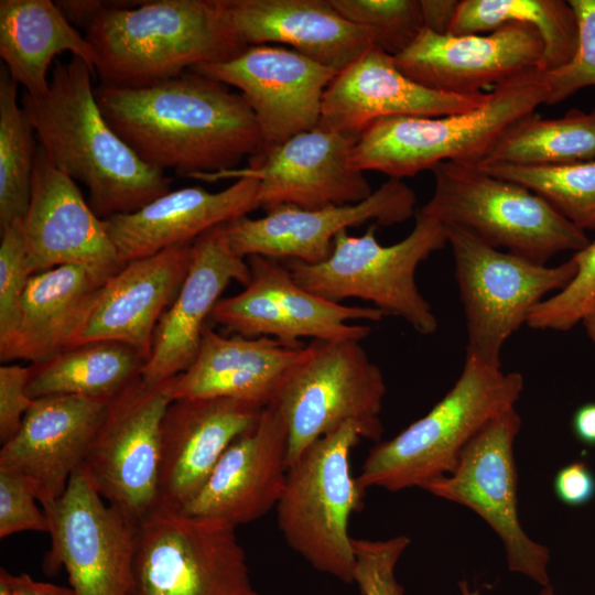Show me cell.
Segmentation results:
<instances>
[{
  "mask_svg": "<svg viewBox=\"0 0 595 595\" xmlns=\"http://www.w3.org/2000/svg\"><path fill=\"white\" fill-rule=\"evenodd\" d=\"M258 180L244 177L217 193L201 186L169 191L133 213L104 221L119 258L127 263L193 242L216 226L247 216L258 208Z\"/></svg>",
  "mask_w": 595,
  "mask_h": 595,
  "instance_id": "26",
  "label": "cell"
},
{
  "mask_svg": "<svg viewBox=\"0 0 595 595\" xmlns=\"http://www.w3.org/2000/svg\"><path fill=\"white\" fill-rule=\"evenodd\" d=\"M566 12L559 0H468L463 23L475 34H439L423 29L394 56L415 83L439 91L472 95L542 67L543 41L564 31Z\"/></svg>",
  "mask_w": 595,
  "mask_h": 595,
  "instance_id": "3",
  "label": "cell"
},
{
  "mask_svg": "<svg viewBox=\"0 0 595 595\" xmlns=\"http://www.w3.org/2000/svg\"><path fill=\"white\" fill-rule=\"evenodd\" d=\"M377 227L372 224L358 237L342 230L323 262L288 260L285 266L299 285L323 299L369 301L385 316L402 318L419 334L435 333L437 318L419 291L415 272L447 244L444 225L419 212L410 234L390 246L377 240Z\"/></svg>",
  "mask_w": 595,
  "mask_h": 595,
  "instance_id": "7",
  "label": "cell"
},
{
  "mask_svg": "<svg viewBox=\"0 0 595 595\" xmlns=\"http://www.w3.org/2000/svg\"><path fill=\"white\" fill-rule=\"evenodd\" d=\"M304 347H288L266 336L225 337L207 324L193 363L171 379L172 398H230L264 408Z\"/></svg>",
  "mask_w": 595,
  "mask_h": 595,
  "instance_id": "28",
  "label": "cell"
},
{
  "mask_svg": "<svg viewBox=\"0 0 595 595\" xmlns=\"http://www.w3.org/2000/svg\"><path fill=\"white\" fill-rule=\"evenodd\" d=\"M595 160V108L545 119L529 113L499 137L479 164L559 165ZM477 164V165H479Z\"/></svg>",
  "mask_w": 595,
  "mask_h": 595,
  "instance_id": "33",
  "label": "cell"
},
{
  "mask_svg": "<svg viewBox=\"0 0 595 595\" xmlns=\"http://www.w3.org/2000/svg\"><path fill=\"white\" fill-rule=\"evenodd\" d=\"M236 527L159 502L136 529L130 595H251Z\"/></svg>",
  "mask_w": 595,
  "mask_h": 595,
  "instance_id": "11",
  "label": "cell"
},
{
  "mask_svg": "<svg viewBox=\"0 0 595 595\" xmlns=\"http://www.w3.org/2000/svg\"><path fill=\"white\" fill-rule=\"evenodd\" d=\"M543 72L532 69L509 78L479 108L441 117H393L361 132L350 164L402 180L443 162L477 165L505 130L547 105Z\"/></svg>",
  "mask_w": 595,
  "mask_h": 595,
  "instance_id": "6",
  "label": "cell"
},
{
  "mask_svg": "<svg viewBox=\"0 0 595 595\" xmlns=\"http://www.w3.org/2000/svg\"><path fill=\"white\" fill-rule=\"evenodd\" d=\"M490 94L458 95L426 88L371 46L339 71L327 86L318 126L359 137L372 123L393 117H441L482 107Z\"/></svg>",
  "mask_w": 595,
  "mask_h": 595,
  "instance_id": "20",
  "label": "cell"
},
{
  "mask_svg": "<svg viewBox=\"0 0 595 595\" xmlns=\"http://www.w3.org/2000/svg\"><path fill=\"white\" fill-rule=\"evenodd\" d=\"M424 29L439 34H447L459 1L420 0Z\"/></svg>",
  "mask_w": 595,
  "mask_h": 595,
  "instance_id": "45",
  "label": "cell"
},
{
  "mask_svg": "<svg viewBox=\"0 0 595 595\" xmlns=\"http://www.w3.org/2000/svg\"><path fill=\"white\" fill-rule=\"evenodd\" d=\"M139 1H95V0H66L56 1L57 7L67 21L74 26H87L102 12L109 9L132 8Z\"/></svg>",
  "mask_w": 595,
  "mask_h": 595,
  "instance_id": "44",
  "label": "cell"
},
{
  "mask_svg": "<svg viewBox=\"0 0 595 595\" xmlns=\"http://www.w3.org/2000/svg\"><path fill=\"white\" fill-rule=\"evenodd\" d=\"M263 409L230 398L172 400L161 425L159 502L186 506L230 444L258 423Z\"/></svg>",
  "mask_w": 595,
  "mask_h": 595,
  "instance_id": "22",
  "label": "cell"
},
{
  "mask_svg": "<svg viewBox=\"0 0 595 595\" xmlns=\"http://www.w3.org/2000/svg\"><path fill=\"white\" fill-rule=\"evenodd\" d=\"M192 244L129 261L108 278L71 347L97 340L120 342L148 360L158 323L187 274Z\"/></svg>",
  "mask_w": 595,
  "mask_h": 595,
  "instance_id": "25",
  "label": "cell"
},
{
  "mask_svg": "<svg viewBox=\"0 0 595 595\" xmlns=\"http://www.w3.org/2000/svg\"><path fill=\"white\" fill-rule=\"evenodd\" d=\"M386 382L360 340L313 339L284 377L272 402L288 431V467L318 439L346 423L379 441Z\"/></svg>",
  "mask_w": 595,
  "mask_h": 595,
  "instance_id": "10",
  "label": "cell"
},
{
  "mask_svg": "<svg viewBox=\"0 0 595 595\" xmlns=\"http://www.w3.org/2000/svg\"><path fill=\"white\" fill-rule=\"evenodd\" d=\"M22 226L32 274L74 264L107 280L126 266L104 219L93 212L75 181L58 170L41 147Z\"/></svg>",
  "mask_w": 595,
  "mask_h": 595,
  "instance_id": "19",
  "label": "cell"
},
{
  "mask_svg": "<svg viewBox=\"0 0 595 595\" xmlns=\"http://www.w3.org/2000/svg\"><path fill=\"white\" fill-rule=\"evenodd\" d=\"M583 325L585 331L595 346V310L591 312L584 320Z\"/></svg>",
  "mask_w": 595,
  "mask_h": 595,
  "instance_id": "49",
  "label": "cell"
},
{
  "mask_svg": "<svg viewBox=\"0 0 595 595\" xmlns=\"http://www.w3.org/2000/svg\"><path fill=\"white\" fill-rule=\"evenodd\" d=\"M520 428L516 408L501 413L468 443L451 474L422 489L477 513L501 540L508 569L545 587L549 549L524 532L518 516L513 444Z\"/></svg>",
  "mask_w": 595,
  "mask_h": 595,
  "instance_id": "14",
  "label": "cell"
},
{
  "mask_svg": "<svg viewBox=\"0 0 595 595\" xmlns=\"http://www.w3.org/2000/svg\"><path fill=\"white\" fill-rule=\"evenodd\" d=\"M37 498L22 476L0 468V538L23 531L48 532L44 510L36 505Z\"/></svg>",
  "mask_w": 595,
  "mask_h": 595,
  "instance_id": "41",
  "label": "cell"
},
{
  "mask_svg": "<svg viewBox=\"0 0 595 595\" xmlns=\"http://www.w3.org/2000/svg\"><path fill=\"white\" fill-rule=\"evenodd\" d=\"M553 488L563 504L582 506L595 496V477L585 463L573 462L556 473Z\"/></svg>",
  "mask_w": 595,
  "mask_h": 595,
  "instance_id": "43",
  "label": "cell"
},
{
  "mask_svg": "<svg viewBox=\"0 0 595 595\" xmlns=\"http://www.w3.org/2000/svg\"><path fill=\"white\" fill-rule=\"evenodd\" d=\"M431 171L434 191L419 212L494 248L547 264L555 255L577 252L591 242L584 230L521 185L470 164L443 162Z\"/></svg>",
  "mask_w": 595,
  "mask_h": 595,
  "instance_id": "8",
  "label": "cell"
},
{
  "mask_svg": "<svg viewBox=\"0 0 595 595\" xmlns=\"http://www.w3.org/2000/svg\"><path fill=\"white\" fill-rule=\"evenodd\" d=\"M572 257L577 264L575 277L532 309L526 323L529 327L566 332L595 310V240Z\"/></svg>",
  "mask_w": 595,
  "mask_h": 595,
  "instance_id": "37",
  "label": "cell"
},
{
  "mask_svg": "<svg viewBox=\"0 0 595 595\" xmlns=\"http://www.w3.org/2000/svg\"><path fill=\"white\" fill-rule=\"evenodd\" d=\"M8 580L15 595H75L72 588L36 581L26 573L8 572Z\"/></svg>",
  "mask_w": 595,
  "mask_h": 595,
  "instance_id": "46",
  "label": "cell"
},
{
  "mask_svg": "<svg viewBox=\"0 0 595 595\" xmlns=\"http://www.w3.org/2000/svg\"><path fill=\"white\" fill-rule=\"evenodd\" d=\"M416 196L402 180L385 182L366 199L344 205L305 209L281 205L260 218L242 216L224 224L230 248L242 258L262 256L309 264L325 261L342 230L374 221L377 226L401 224L414 215Z\"/></svg>",
  "mask_w": 595,
  "mask_h": 595,
  "instance_id": "18",
  "label": "cell"
},
{
  "mask_svg": "<svg viewBox=\"0 0 595 595\" xmlns=\"http://www.w3.org/2000/svg\"><path fill=\"white\" fill-rule=\"evenodd\" d=\"M95 97L112 130L161 172L172 169L190 177L237 169L262 150L245 97L193 71L147 87L99 85Z\"/></svg>",
  "mask_w": 595,
  "mask_h": 595,
  "instance_id": "1",
  "label": "cell"
},
{
  "mask_svg": "<svg viewBox=\"0 0 595 595\" xmlns=\"http://www.w3.org/2000/svg\"><path fill=\"white\" fill-rule=\"evenodd\" d=\"M522 390L520 372L466 357L455 383L425 415L369 451L357 477L360 487L423 488L451 474L468 443L515 408Z\"/></svg>",
  "mask_w": 595,
  "mask_h": 595,
  "instance_id": "5",
  "label": "cell"
},
{
  "mask_svg": "<svg viewBox=\"0 0 595 595\" xmlns=\"http://www.w3.org/2000/svg\"><path fill=\"white\" fill-rule=\"evenodd\" d=\"M71 52L95 73L91 45L51 0L0 1V56L11 77L24 91H47L54 58Z\"/></svg>",
  "mask_w": 595,
  "mask_h": 595,
  "instance_id": "30",
  "label": "cell"
},
{
  "mask_svg": "<svg viewBox=\"0 0 595 595\" xmlns=\"http://www.w3.org/2000/svg\"><path fill=\"white\" fill-rule=\"evenodd\" d=\"M357 139L316 127L257 155L248 167L195 173L190 177L205 182L256 178L257 205L266 210L281 205L315 209L354 204L374 192L364 172L350 164Z\"/></svg>",
  "mask_w": 595,
  "mask_h": 595,
  "instance_id": "16",
  "label": "cell"
},
{
  "mask_svg": "<svg viewBox=\"0 0 595 595\" xmlns=\"http://www.w3.org/2000/svg\"><path fill=\"white\" fill-rule=\"evenodd\" d=\"M95 72L79 57L55 62L48 89L22 94L24 109L51 162L88 190L101 219L133 213L170 191L172 178L143 163L104 118Z\"/></svg>",
  "mask_w": 595,
  "mask_h": 595,
  "instance_id": "2",
  "label": "cell"
},
{
  "mask_svg": "<svg viewBox=\"0 0 595 595\" xmlns=\"http://www.w3.org/2000/svg\"><path fill=\"white\" fill-rule=\"evenodd\" d=\"M147 359L132 346L97 340L31 364L28 393L34 400L73 396L110 402L140 376Z\"/></svg>",
  "mask_w": 595,
  "mask_h": 595,
  "instance_id": "31",
  "label": "cell"
},
{
  "mask_svg": "<svg viewBox=\"0 0 595 595\" xmlns=\"http://www.w3.org/2000/svg\"><path fill=\"white\" fill-rule=\"evenodd\" d=\"M462 595H479V591L472 589L466 581L458 583ZM540 595H555L551 586L543 587Z\"/></svg>",
  "mask_w": 595,
  "mask_h": 595,
  "instance_id": "48",
  "label": "cell"
},
{
  "mask_svg": "<svg viewBox=\"0 0 595 595\" xmlns=\"http://www.w3.org/2000/svg\"><path fill=\"white\" fill-rule=\"evenodd\" d=\"M523 186L582 230H595V160L559 165H476Z\"/></svg>",
  "mask_w": 595,
  "mask_h": 595,
  "instance_id": "35",
  "label": "cell"
},
{
  "mask_svg": "<svg viewBox=\"0 0 595 595\" xmlns=\"http://www.w3.org/2000/svg\"><path fill=\"white\" fill-rule=\"evenodd\" d=\"M251 595H259L258 593L253 592Z\"/></svg>",
  "mask_w": 595,
  "mask_h": 595,
  "instance_id": "51",
  "label": "cell"
},
{
  "mask_svg": "<svg viewBox=\"0 0 595 595\" xmlns=\"http://www.w3.org/2000/svg\"><path fill=\"white\" fill-rule=\"evenodd\" d=\"M32 275L22 220H18L1 230L0 343L6 342L15 329L21 302Z\"/></svg>",
  "mask_w": 595,
  "mask_h": 595,
  "instance_id": "39",
  "label": "cell"
},
{
  "mask_svg": "<svg viewBox=\"0 0 595 595\" xmlns=\"http://www.w3.org/2000/svg\"><path fill=\"white\" fill-rule=\"evenodd\" d=\"M577 22V47L572 60L543 72L547 105L559 104L582 88L595 86V0H570Z\"/></svg>",
  "mask_w": 595,
  "mask_h": 595,
  "instance_id": "38",
  "label": "cell"
},
{
  "mask_svg": "<svg viewBox=\"0 0 595 595\" xmlns=\"http://www.w3.org/2000/svg\"><path fill=\"white\" fill-rule=\"evenodd\" d=\"M104 86L138 88L195 66L228 61L248 46L234 32L223 0L141 1L109 9L85 30Z\"/></svg>",
  "mask_w": 595,
  "mask_h": 595,
  "instance_id": "4",
  "label": "cell"
},
{
  "mask_svg": "<svg viewBox=\"0 0 595 595\" xmlns=\"http://www.w3.org/2000/svg\"><path fill=\"white\" fill-rule=\"evenodd\" d=\"M573 430L580 441L595 445V402L578 408L573 418Z\"/></svg>",
  "mask_w": 595,
  "mask_h": 595,
  "instance_id": "47",
  "label": "cell"
},
{
  "mask_svg": "<svg viewBox=\"0 0 595 595\" xmlns=\"http://www.w3.org/2000/svg\"><path fill=\"white\" fill-rule=\"evenodd\" d=\"M349 22L363 28L374 46L391 56L403 52L424 29L420 0H329Z\"/></svg>",
  "mask_w": 595,
  "mask_h": 595,
  "instance_id": "36",
  "label": "cell"
},
{
  "mask_svg": "<svg viewBox=\"0 0 595 595\" xmlns=\"http://www.w3.org/2000/svg\"><path fill=\"white\" fill-rule=\"evenodd\" d=\"M463 304L466 357L501 367L507 339L527 323L532 309L575 277L572 257L555 267L540 264L494 248L470 232L444 225Z\"/></svg>",
  "mask_w": 595,
  "mask_h": 595,
  "instance_id": "12",
  "label": "cell"
},
{
  "mask_svg": "<svg viewBox=\"0 0 595 595\" xmlns=\"http://www.w3.org/2000/svg\"><path fill=\"white\" fill-rule=\"evenodd\" d=\"M246 259L250 280L259 283L271 295L278 314L296 342L302 337L361 340L370 334L371 327L348 322H379L385 316L375 306H347L305 290L294 281L286 266L277 259L262 256Z\"/></svg>",
  "mask_w": 595,
  "mask_h": 595,
  "instance_id": "32",
  "label": "cell"
},
{
  "mask_svg": "<svg viewBox=\"0 0 595 595\" xmlns=\"http://www.w3.org/2000/svg\"><path fill=\"white\" fill-rule=\"evenodd\" d=\"M223 4L246 46L284 44L337 72L374 46L368 32L343 18L329 0H223Z\"/></svg>",
  "mask_w": 595,
  "mask_h": 595,
  "instance_id": "27",
  "label": "cell"
},
{
  "mask_svg": "<svg viewBox=\"0 0 595 595\" xmlns=\"http://www.w3.org/2000/svg\"><path fill=\"white\" fill-rule=\"evenodd\" d=\"M288 431L274 402L258 423L223 454L198 494L182 508L234 527L252 522L277 507L288 475Z\"/></svg>",
  "mask_w": 595,
  "mask_h": 595,
  "instance_id": "21",
  "label": "cell"
},
{
  "mask_svg": "<svg viewBox=\"0 0 595 595\" xmlns=\"http://www.w3.org/2000/svg\"><path fill=\"white\" fill-rule=\"evenodd\" d=\"M190 71L240 91L260 129L259 154L318 126L324 93L338 73L296 51L267 44Z\"/></svg>",
  "mask_w": 595,
  "mask_h": 595,
  "instance_id": "17",
  "label": "cell"
},
{
  "mask_svg": "<svg viewBox=\"0 0 595 595\" xmlns=\"http://www.w3.org/2000/svg\"><path fill=\"white\" fill-rule=\"evenodd\" d=\"M0 595H15L8 580V571L0 570Z\"/></svg>",
  "mask_w": 595,
  "mask_h": 595,
  "instance_id": "50",
  "label": "cell"
},
{
  "mask_svg": "<svg viewBox=\"0 0 595 595\" xmlns=\"http://www.w3.org/2000/svg\"><path fill=\"white\" fill-rule=\"evenodd\" d=\"M18 84L0 69V230L23 220L37 152L35 131L18 102Z\"/></svg>",
  "mask_w": 595,
  "mask_h": 595,
  "instance_id": "34",
  "label": "cell"
},
{
  "mask_svg": "<svg viewBox=\"0 0 595 595\" xmlns=\"http://www.w3.org/2000/svg\"><path fill=\"white\" fill-rule=\"evenodd\" d=\"M409 544V537L403 534L387 540L353 539L354 583L363 595H403L394 571Z\"/></svg>",
  "mask_w": 595,
  "mask_h": 595,
  "instance_id": "40",
  "label": "cell"
},
{
  "mask_svg": "<svg viewBox=\"0 0 595 595\" xmlns=\"http://www.w3.org/2000/svg\"><path fill=\"white\" fill-rule=\"evenodd\" d=\"M361 439L359 426L346 423L310 445L288 467L275 507L289 547L344 583H354L356 565L348 526L363 508L365 490L353 476L350 455Z\"/></svg>",
  "mask_w": 595,
  "mask_h": 595,
  "instance_id": "9",
  "label": "cell"
},
{
  "mask_svg": "<svg viewBox=\"0 0 595 595\" xmlns=\"http://www.w3.org/2000/svg\"><path fill=\"white\" fill-rule=\"evenodd\" d=\"M105 281L89 269L74 264L33 274L15 329L0 343L1 361L37 364L69 348Z\"/></svg>",
  "mask_w": 595,
  "mask_h": 595,
  "instance_id": "29",
  "label": "cell"
},
{
  "mask_svg": "<svg viewBox=\"0 0 595 595\" xmlns=\"http://www.w3.org/2000/svg\"><path fill=\"white\" fill-rule=\"evenodd\" d=\"M232 280L246 286L250 270L247 259L230 248L224 225H219L192 244L187 274L158 323L151 356L140 372L147 383H162L190 367L197 354L203 328Z\"/></svg>",
  "mask_w": 595,
  "mask_h": 595,
  "instance_id": "24",
  "label": "cell"
},
{
  "mask_svg": "<svg viewBox=\"0 0 595 595\" xmlns=\"http://www.w3.org/2000/svg\"><path fill=\"white\" fill-rule=\"evenodd\" d=\"M31 368L19 365L0 367V442L7 443L20 429L33 403L28 393Z\"/></svg>",
  "mask_w": 595,
  "mask_h": 595,
  "instance_id": "42",
  "label": "cell"
},
{
  "mask_svg": "<svg viewBox=\"0 0 595 595\" xmlns=\"http://www.w3.org/2000/svg\"><path fill=\"white\" fill-rule=\"evenodd\" d=\"M109 402L54 396L34 399L19 431L0 450V468L22 476L43 507L80 467Z\"/></svg>",
  "mask_w": 595,
  "mask_h": 595,
  "instance_id": "23",
  "label": "cell"
},
{
  "mask_svg": "<svg viewBox=\"0 0 595 595\" xmlns=\"http://www.w3.org/2000/svg\"><path fill=\"white\" fill-rule=\"evenodd\" d=\"M172 400L171 379L136 378L109 402L80 465L104 500L137 523L159 504L161 425Z\"/></svg>",
  "mask_w": 595,
  "mask_h": 595,
  "instance_id": "13",
  "label": "cell"
},
{
  "mask_svg": "<svg viewBox=\"0 0 595 595\" xmlns=\"http://www.w3.org/2000/svg\"><path fill=\"white\" fill-rule=\"evenodd\" d=\"M42 509L51 536L47 574L64 566L75 595H130L137 522L105 501L80 467Z\"/></svg>",
  "mask_w": 595,
  "mask_h": 595,
  "instance_id": "15",
  "label": "cell"
}]
</instances>
